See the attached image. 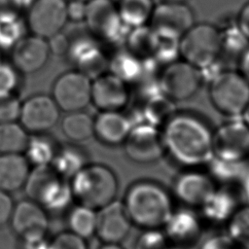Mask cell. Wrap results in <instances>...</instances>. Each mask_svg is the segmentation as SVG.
Masks as SVG:
<instances>
[{
	"label": "cell",
	"instance_id": "cell-7",
	"mask_svg": "<svg viewBox=\"0 0 249 249\" xmlns=\"http://www.w3.org/2000/svg\"><path fill=\"white\" fill-rule=\"evenodd\" d=\"M162 66L158 78L162 94L174 102L188 100L196 94L204 78L200 69L182 58Z\"/></svg>",
	"mask_w": 249,
	"mask_h": 249
},
{
	"label": "cell",
	"instance_id": "cell-16",
	"mask_svg": "<svg viewBox=\"0 0 249 249\" xmlns=\"http://www.w3.org/2000/svg\"><path fill=\"white\" fill-rule=\"evenodd\" d=\"M76 70L84 73L91 80L106 72L107 58L98 40L91 36H80L71 40L67 54Z\"/></svg>",
	"mask_w": 249,
	"mask_h": 249
},
{
	"label": "cell",
	"instance_id": "cell-44",
	"mask_svg": "<svg viewBox=\"0 0 249 249\" xmlns=\"http://www.w3.org/2000/svg\"><path fill=\"white\" fill-rule=\"evenodd\" d=\"M47 42L51 53L54 55H65L68 53L71 39L60 31L48 38Z\"/></svg>",
	"mask_w": 249,
	"mask_h": 249
},
{
	"label": "cell",
	"instance_id": "cell-33",
	"mask_svg": "<svg viewBox=\"0 0 249 249\" xmlns=\"http://www.w3.org/2000/svg\"><path fill=\"white\" fill-rule=\"evenodd\" d=\"M67 224L71 232L87 239L95 234L96 210L79 204L70 210Z\"/></svg>",
	"mask_w": 249,
	"mask_h": 249
},
{
	"label": "cell",
	"instance_id": "cell-22",
	"mask_svg": "<svg viewBox=\"0 0 249 249\" xmlns=\"http://www.w3.org/2000/svg\"><path fill=\"white\" fill-rule=\"evenodd\" d=\"M240 205L231 187L218 186L211 197L197 210L204 227H226Z\"/></svg>",
	"mask_w": 249,
	"mask_h": 249
},
{
	"label": "cell",
	"instance_id": "cell-5",
	"mask_svg": "<svg viewBox=\"0 0 249 249\" xmlns=\"http://www.w3.org/2000/svg\"><path fill=\"white\" fill-rule=\"evenodd\" d=\"M208 94L220 114L230 119L241 118L249 104V83L237 70H222L212 77Z\"/></svg>",
	"mask_w": 249,
	"mask_h": 249
},
{
	"label": "cell",
	"instance_id": "cell-15",
	"mask_svg": "<svg viewBox=\"0 0 249 249\" xmlns=\"http://www.w3.org/2000/svg\"><path fill=\"white\" fill-rule=\"evenodd\" d=\"M60 117V109L47 94H34L21 102L18 123L28 133H45L53 127Z\"/></svg>",
	"mask_w": 249,
	"mask_h": 249
},
{
	"label": "cell",
	"instance_id": "cell-34",
	"mask_svg": "<svg viewBox=\"0 0 249 249\" xmlns=\"http://www.w3.org/2000/svg\"><path fill=\"white\" fill-rule=\"evenodd\" d=\"M226 233L244 249H249V203L240 205L226 226Z\"/></svg>",
	"mask_w": 249,
	"mask_h": 249
},
{
	"label": "cell",
	"instance_id": "cell-30",
	"mask_svg": "<svg viewBox=\"0 0 249 249\" xmlns=\"http://www.w3.org/2000/svg\"><path fill=\"white\" fill-rule=\"evenodd\" d=\"M86 157L75 146H64L57 150L51 165L64 179H71L86 165Z\"/></svg>",
	"mask_w": 249,
	"mask_h": 249
},
{
	"label": "cell",
	"instance_id": "cell-18",
	"mask_svg": "<svg viewBox=\"0 0 249 249\" xmlns=\"http://www.w3.org/2000/svg\"><path fill=\"white\" fill-rule=\"evenodd\" d=\"M10 221L13 231L24 241L45 237L49 229L47 211L32 199L15 205Z\"/></svg>",
	"mask_w": 249,
	"mask_h": 249
},
{
	"label": "cell",
	"instance_id": "cell-14",
	"mask_svg": "<svg viewBox=\"0 0 249 249\" xmlns=\"http://www.w3.org/2000/svg\"><path fill=\"white\" fill-rule=\"evenodd\" d=\"M204 225L196 209H175L161 229L170 246L196 249L202 239Z\"/></svg>",
	"mask_w": 249,
	"mask_h": 249
},
{
	"label": "cell",
	"instance_id": "cell-23",
	"mask_svg": "<svg viewBox=\"0 0 249 249\" xmlns=\"http://www.w3.org/2000/svg\"><path fill=\"white\" fill-rule=\"evenodd\" d=\"M132 123L121 111H100L93 119V135L110 146L123 144L127 137Z\"/></svg>",
	"mask_w": 249,
	"mask_h": 249
},
{
	"label": "cell",
	"instance_id": "cell-6",
	"mask_svg": "<svg viewBox=\"0 0 249 249\" xmlns=\"http://www.w3.org/2000/svg\"><path fill=\"white\" fill-rule=\"evenodd\" d=\"M221 54V32L211 23H195L180 38V58L201 71L213 66Z\"/></svg>",
	"mask_w": 249,
	"mask_h": 249
},
{
	"label": "cell",
	"instance_id": "cell-28",
	"mask_svg": "<svg viewBox=\"0 0 249 249\" xmlns=\"http://www.w3.org/2000/svg\"><path fill=\"white\" fill-rule=\"evenodd\" d=\"M155 6L154 0H119L117 3L121 19L128 28L149 24Z\"/></svg>",
	"mask_w": 249,
	"mask_h": 249
},
{
	"label": "cell",
	"instance_id": "cell-13",
	"mask_svg": "<svg viewBox=\"0 0 249 249\" xmlns=\"http://www.w3.org/2000/svg\"><path fill=\"white\" fill-rule=\"evenodd\" d=\"M123 145L127 158L139 163L154 162L164 155L160 128L145 122L132 125Z\"/></svg>",
	"mask_w": 249,
	"mask_h": 249
},
{
	"label": "cell",
	"instance_id": "cell-25",
	"mask_svg": "<svg viewBox=\"0 0 249 249\" xmlns=\"http://www.w3.org/2000/svg\"><path fill=\"white\" fill-rule=\"evenodd\" d=\"M157 35L149 24L129 28L124 49L141 61L154 59Z\"/></svg>",
	"mask_w": 249,
	"mask_h": 249
},
{
	"label": "cell",
	"instance_id": "cell-36",
	"mask_svg": "<svg viewBox=\"0 0 249 249\" xmlns=\"http://www.w3.org/2000/svg\"><path fill=\"white\" fill-rule=\"evenodd\" d=\"M221 40H222V53H226L231 55H235L236 57L245 50L249 45L248 40L240 32L236 24L221 30Z\"/></svg>",
	"mask_w": 249,
	"mask_h": 249
},
{
	"label": "cell",
	"instance_id": "cell-45",
	"mask_svg": "<svg viewBox=\"0 0 249 249\" xmlns=\"http://www.w3.org/2000/svg\"><path fill=\"white\" fill-rule=\"evenodd\" d=\"M87 11V2L78 0L67 1V18L71 21H84Z\"/></svg>",
	"mask_w": 249,
	"mask_h": 249
},
{
	"label": "cell",
	"instance_id": "cell-4",
	"mask_svg": "<svg viewBox=\"0 0 249 249\" xmlns=\"http://www.w3.org/2000/svg\"><path fill=\"white\" fill-rule=\"evenodd\" d=\"M24 187L29 199L39 203L46 211H61L73 199L70 184L51 164L38 165L30 170Z\"/></svg>",
	"mask_w": 249,
	"mask_h": 249
},
{
	"label": "cell",
	"instance_id": "cell-32",
	"mask_svg": "<svg viewBox=\"0 0 249 249\" xmlns=\"http://www.w3.org/2000/svg\"><path fill=\"white\" fill-rule=\"evenodd\" d=\"M57 150L51 137L44 133H35L31 137L29 136L24 153L29 163L38 166L51 164Z\"/></svg>",
	"mask_w": 249,
	"mask_h": 249
},
{
	"label": "cell",
	"instance_id": "cell-35",
	"mask_svg": "<svg viewBox=\"0 0 249 249\" xmlns=\"http://www.w3.org/2000/svg\"><path fill=\"white\" fill-rule=\"evenodd\" d=\"M156 33V32H155ZM157 44L154 55L156 62L165 65L180 58V38L172 34L156 33Z\"/></svg>",
	"mask_w": 249,
	"mask_h": 249
},
{
	"label": "cell",
	"instance_id": "cell-19",
	"mask_svg": "<svg viewBox=\"0 0 249 249\" xmlns=\"http://www.w3.org/2000/svg\"><path fill=\"white\" fill-rule=\"evenodd\" d=\"M129 101L128 85L110 72L91 82V103L100 111H121Z\"/></svg>",
	"mask_w": 249,
	"mask_h": 249
},
{
	"label": "cell",
	"instance_id": "cell-54",
	"mask_svg": "<svg viewBox=\"0 0 249 249\" xmlns=\"http://www.w3.org/2000/svg\"><path fill=\"white\" fill-rule=\"evenodd\" d=\"M3 58H2V53H1V50H0V61H2Z\"/></svg>",
	"mask_w": 249,
	"mask_h": 249
},
{
	"label": "cell",
	"instance_id": "cell-12",
	"mask_svg": "<svg viewBox=\"0 0 249 249\" xmlns=\"http://www.w3.org/2000/svg\"><path fill=\"white\" fill-rule=\"evenodd\" d=\"M218 184L208 172L186 168L173 182L174 196L186 207L199 209L216 192Z\"/></svg>",
	"mask_w": 249,
	"mask_h": 249
},
{
	"label": "cell",
	"instance_id": "cell-41",
	"mask_svg": "<svg viewBox=\"0 0 249 249\" xmlns=\"http://www.w3.org/2000/svg\"><path fill=\"white\" fill-rule=\"evenodd\" d=\"M49 249H88L86 239L68 231L56 234L50 242Z\"/></svg>",
	"mask_w": 249,
	"mask_h": 249
},
{
	"label": "cell",
	"instance_id": "cell-40",
	"mask_svg": "<svg viewBox=\"0 0 249 249\" xmlns=\"http://www.w3.org/2000/svg\"><path fill=\"white\" fill-rule=\"evenodd\" d=\"M21 102L16 94L0 96V124L18 122Z\"/></svg>",
	"mask_w": 249,
	"mask_h": 249
},
{
	"label": "cell",
	"instance_id": "cell-49",
	"mask_svg": "<svg viewBox=\"0 0 249 249\" xmlns=\"http://www.w3.org/2000/svg\"><path fill=\"white\" fill-rule=\"evenodd\" d=\"M99 249H124L119 243H104Z\"/></svg>",
	"mask_w": 249,
	"mask_h": 249
},
{
	"label": "cell",
	"instance_id": "cell-8",
	"mask_svg": "<svg viewBox=\"0 0 249 249\" xmlns=\"http://www.w3.org/2000/svg\"><path fill=\"white\" fill-rule=\"evenodd\" d=\"M213 154L231 162L249 160V126L241 118L231 119L213 130Z\"/></svg>",
	"mask_w": 249,
	"mask_h": 249
},
{
	"label": "cell",
	"instance_id": "cell-31",
	"mask_svg": "<svg viewBox=\"0 0 249 249\" xmlns=\"http://www.w3.org/2000/svg\"><path fill=\"white\" fill-rule=\"evenodd\" d=\"M28 140V132L19 123L0 124V154H22Z\"/></svg>",
	"mask_w": 249,
	"mask_h": 249
},
{
	"label": "cell",
	"instance_id": "cell-50",
	"mask_svg": "<svg viewBox=\"0 0 249 249\" xmlns=\"http://www.w3.org/2000/svg\"><path fill=\"white\" fill-rule=\"evenodd\" d=\"M241 119H242V120L246 123V124L249 126V104H248V106L246 107L244 113L242 114Z\"/></svg>",
	"mask_w": 249,
	"mask_h": 249
},
{
	"label": "cell",
	"instance_id": "cell-26",
	"mask_svg": "<svg viewBox=\"0 0 249 249\" xmlns=\"http://www.w3.org/2000/svg\"><path fill=\"white\" fill-rule=\"evenodd\" d=\"M109 72L125 82L127 85L142 79L145 62L138 59L125 49L117 52L108 63Z\"/></svg>",
	"mask_w": 249,
	"mask_h": 249
},
{
	"label": "cell",
	"instance_id": "cell-3",
	"mask_svg": "<svg viewBox=\"0 0 249 249\" xmlns=\"http://www.w3.org/2000/svg\"><path fill=\"white\" fill-rule=\"evenodd\" d=\"M73 198L79 204L99 209L115 200L118 179L114 171L104 164H86L71 178Z\"/></svg>",
	"mask_w": 249,
	"mask_h": 249
},
{
	"label": "cell",
	"instance_id": "cell-17",
	"mask_svg": "<svg viewBox=\"0 0 249 249\" xmlns=\"http://www.w3.org/2000/svg\"><path fill=\"white\" fill-rule=\"evenodd\" d=\"M195 24V14L186 2L161 1L155 6L149 25L156 33L181 37Z\"/></svg>",
	"mask_w": 249,
	"mask_h": 249
},
{
	"label": "cell",
	"instance_id": "cell-43",
	"mask_svg": "<svg viewBox=\"0 0 249 249\" xmlns=\"http://www.w3.org/2000/svg\"><path fill=\"white\" fill-rule=\"evenodd\" d=\"M197 249H244L226 232L215 233L200 241Z\"/></svg>",
	"mask_w": 249,
	"mask_h": 249
},
{
	"label": "cell",
	"instance_id": "cell-24",
	"mask_svg": "<svg viewBox=\"0 0 249 249\" xmlns=\"http://www.w3.org/2000/svg\"><path fill=\"white\" fill-rule=\"evenodd\" d=\"M29 161L22 154H0V190L13 193L24 187Z\"/></svg>",
	"mask_w": 249,
	"mask_h": 249
},
{
	"label": "cell",
	"instance_id": "cell-11",
	"mask_svg": "<svg viewBox=\"0 0 249 249\" xmlns=\"http://www.w3.org/2000/svg\"><path fill=\"white\" fill-rule=\"evenodd\" d=\"M67 21L66 0H33L28 7L26 26L36 36L48 39L62 31Z\"/></svg>",
	"mask_w": 249,
	"mask_h": 249
},
{
	"label": "cell",
	"instance_id": "cell-9",
	"mask_svg": "<svg viewBox=\"0 0 249 249\" xmlns=\"http://www.w3.org/2000/svg\"><path fill=\"white\" fill-rule=\"evenodd\" d=\"M92 80L78 70L59 75L53 85L52 97L60 111L74 112L84 110L91 103Z\"/></svg>",
	"mask_w": 249,
	"mask_h": 249
},
{
	"label": "cell",
	"instance_id": "cell-10",
	"mask_svg": "<svg viewBox=\"0 0 249 249\" xmlns=\"http://www.w3.org/2000/svg\"><path fill=\"white\" fill-rule=\"evenodd\" d=\"M84 22L89 34L97 40L114 42L124 34L126 27L120 17L117 3L113 0H89Z\"/></svg>",
	"mask_w": 249,
	"mask_h": 249
},
{
	"label": "cell",
	"instance_id": "cell-2",
	"mask_svg": "<svg viewBox=\"0 0 249 249\" xmlns=\"http://www.w3.org/2000/svg\"><path fill=\"white\" fill-rule=\"evenodd\" d=\"M123 203L132 225L143 230H161L175 210L171 194L153 180L130 185Z\"/></svg>",
	"mask_w": 249,
	"mask_h": 249
},
{
	"label": "cell",
	"instance_id": "cell-46",
	"mask_svg": "<svg viewBox=\"0 0 249 249\" xmlns=\"http://www.w3.org/2000/svg\"><path fill=\"white\" fill-rule=\"evenodd\" d=\"M14 206L10 194L0 190V226L10 221Z\"/></svg>",
	"mask_w": 249,
	"mask_h": 249
},
{
	"label": "cell",
	"instance_id": "cell-48",
	"mask_svg": "<svg viewBox=\"0 0 249 249\" xmlns=\"http://www.w3.org/2000/svg\"><path fill=\"white\" fill-rule=\"evenodd\" d=\"M237 71L246 79L249 83V45L237 57Z\"/></svg>",
	"mask_w": 249,
	"mask_h": 249
},
{
	"label": "cell",
	"instance_id": "cell-47",
	"mask_svg": "<svg viewBox=\"0 0 249 249\" xmlns=\"http://www.w3.org/2000/svg\"><path fill=\"white\" fill-rule=\"evenodd\" d=\"M235 24L249 42V1H247L239 10Z\"/></svg>",
	"mask_w": 249,
	"mask_h": 249
},
{
	"label": "cell",
	"instance_id": "cell-29",
	"mask_svg": "<svg viewBox=\"0 0 249 249\" xmlns=\"http://www.w3.org/2000/svg\"><path fill=\"white\" fill-rule=\"evenodd\" d=\"M61 130L71 141H86L93 135V119L83 110L68 112L61 121Z\"/></svg>",
	"mask_w": 249,
	"mask_h": 249
},
{
	"label": "cell",
	"instance_id": "cell-52",
	"mask_svg": "<svg viewBox=\"0 0 249 249\" xmlns=\"http://www.w3.org/2000/svg\"><path fill=\"white\" fill-rule=\"evenodd\" d=\"M246 196V199L248 200V203H249V191H248V193L246 194V196Z\"/></svg>",
	"mask_w": 249,
	"mask_h": 249
},
{
	"label": "cell",
	"instance_id": "cell-21",
	"mask_svg": "<svg viewBox=\"0 0 249 249\" xmlns=\"http://www.w3.org/2000/svg\"><path fill=\"white\" fill-rule=\"evenodd\" d=\"M12 64L22 74L40 71L51 54L47 39L34 34L24 35L11 50Z\"/></svg>",
	"mask_w": 249,
	"mask_h": 249
},
{
	"label": "cell",
	"instance_id": "cell-27",
	"mask_svg": "<svg viewBox=\"0 0 249 249\" xmlns=\"http://www.w3.org/2000/svg\"><path fill=\"white\" fill-rule=\"evenodd\" d=\"M174 101L160 90L150 93L145 100L142 115L145 123L161 128L163 124L176 113Z\"/></svg>",
	"mask_w": 249,
	"mask_h": 249
},
{
	"label": "cell",
	"instance_id": "cell-53",
	"mask_svg": "<svg viewBox=\"0 0 249 249\" xmlns=\"http://www.w3.org/2000/svg\"><path fill=\"white\" fill-rule=\"evenodd\" d=\"M169 249H185V248H179V247H172V246H170Z\"/></svg>",
	"mask_w": 249,
	"mask_h": 249
},
{
	"label": "cell",
	"instance_id": "cell-55",
	"mask_svg": "<svg viewBox=\"0 0 249 249\" xmlns=\"http://www.w3.org/2000/svg\"><path fill=\"white\" fill-rule=\"evenodd\" d=\"M78 1H83V2H89V0H78Z\"/></svg>",
	"mask_w": 249,
	"mask_h": 249
},
{
	"label": "cell",
	"instance_id": "cell-51",
	"mask_svg": "<svg viewBox=\"0 0 249 249\" xmlns=\"http://www.w3.org/2000/svg\"><path fill=\"white\" fill-rule=\"evenodd\" d=\"M161 1H165V2H186L187 0H161Z\"/></svg>",
	"mask_w": 249,
	"mask_h": 249
},
{
	"label": "cell",
	"instance_id": "cell-38",
	"mask_svg": "<svg viewBox=\"0 0 249 249\" xmlns=\"http://www.w3.org/2000/svg\"><path fill=\"white\" fill-rule=\"evenodd\" d=\"M18 74L12 62L0 61V96L15 94L19 84Z\"/></svg>",
	"mask_w": 249,
	"mask_h": 249
},
{
	"label": "cell",
	"instance_id": "cell-39",
	"mask_svg": "<svg viewBox=\"0 0 249 249\" xmlns=\"http://www.w3.org/2000/svg\"><path fill=\"white\" fill-rule=\"evenodd\" d=\"M170 244L162 230H144L137 238L134 249H169Z\"/></svg>",
	"mask_w": 249,
	"mask_h": 249
},
{
	"label": "cell",
	"instance_id": "cell-20",
	"mask_svg": "<svg viewBox=\"0 0 249 249\" xmlns=\"http://www.w3.org/2000/svg\"><path fill=\"white\" fill-rule=\"evenodd\" d=\"M131 225L121 201L115 199L96 210L95 234L103 243H120L127 236Z\"/></svg>",
	"mask_w": 249,
	"mask_h": 249
},
{
	"label": "cell",
	"instance_id": "cell-1",
	"mask_svg": "<svg viewBox=\"0 0 249 249\" xmlns=\"http://www.w3.org/2000/svg\"><path fill=\"white\" fill-rule=\"evenodd\" d=\"M160 130L164 154L177 164L197 168L214 158L213 130L199 115L176 111Z\"/></svg>",
	"mask_w": 249,
	"mask_h": 249
},
{
	"label": "cell",
	"instance_id": "cell-37",
	"mask_svg": "<svg viewBox=\"0 0 249 249\" xmlns=\"http://www.w3.org/2000/svg\"><path fill=\"white\" fill-rule=\"evenodd\" d=\"M22 19L0 20V50H12L24 36Z\"/></svg>",
	"mask_w": 249,
	"mask_h": 249
},
{
	"label": "cell",
	"instance_id": "cell-42",
	"mask_svg": "<svg viewBox=\"0 0 249 249\" xmlns=\"http://www.w3.org/2000/svg\"><path fill=\"white\" fill-rule=\"evenodd\" d=\"M30 4L28 0H0V20L20 19Z\"/></svg>",
	"mask_w": 249,
	"mask_h": 249
}]
</instances>
